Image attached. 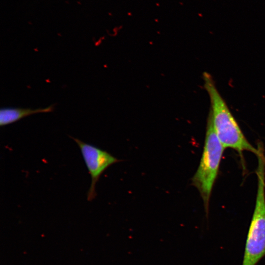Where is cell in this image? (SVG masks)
Listing matches in <instances>:
<instances>
[{
	"label": "cell",
	"instance_id": "1",
	"mask_svg": "<svg viewBox=\"0 0 265 265\" xmlns=\"http://www.w3.org/2000/svg\"><path fill=\"white\" fill-rule=\"evenodd\" d=\"M204 87L210 99L211 113L213 128L223 146L230 148L239 153L248 151L257 156L259 150L247 140L226 103L219 93L212 76L204 73Z\"/></svg>",
	"mask_w": 265,
	"mask_h": 265
},
{
	"label": "cell",
	"instance_id": "2",
	"mask_svg": "<svg viewBox=\"0 0 265 265\" xmlns=\"http://www.w3.org/2000/svg\"><path fill=\"white\" fill-rule=\"evenodd\" d=\"M224 149L216 134L209 113L203 153L192 179V184L199 191L207 212Z\"/></svg>",
	"mask_w": 265,
	"mask_h": 265
},
{
	"label": "cell",
	"instance_id": "3",
	"mask_svg": "<svg viewBox=\"0 0 265 265\" xmlns=\"http://www.w3.org/2000/svg\"><path fill=\"white\" fill-rule=\"evenodd\" d=\"M256 203L245 243L242 265H256L265 256V159L258 158Z\"/></svg>",
	"mask_w": 265,
	"mask_h": 265
},
{
	"label": "cell",
	"instance_id": "4",
	"mask_svg": "<svg viewBox=\"0 0 265 265\" xmlns=\"http://www.w3.org/2000/svg\"><path fill=\"white\" fill-rule=\"evenodd\" d=\"M70 137L79 146L91 176V183L87 194V200L91 201L96 195L95 186L101 174L108 167L119 161V160L106 151L79 139Z\"/></svg>",
	"mask_w": 265,
	"mask_h": 265
},
{
	"label": "cell",
	"instance_id": "5",
	"mask_svg": "<svg viewBox=\"0 0 265 265\" xmlns=\"http://www.w3.org/2000/svg\"><path fill=\"white\" fill-rule=\"evenodd\" d=\"M54 105L45 108L31 109L30 108L5 107L0 110V125L5 126L16 122L28 115L38 113L52 112Z\"/></svg>",
	"mask_w": 265,
	"mask_h": 265
}]
</instances>
